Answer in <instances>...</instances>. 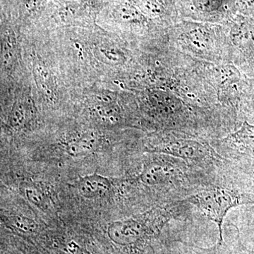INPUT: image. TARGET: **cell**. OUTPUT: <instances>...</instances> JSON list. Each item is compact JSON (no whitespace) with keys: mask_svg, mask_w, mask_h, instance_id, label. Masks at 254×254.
<instances>
[{"mask_svg":"<svg viewBox=\"0 0 254 254\" xmlns=\"http://www.w3.org/2000/svg\"><path fill=\"white\" fill-rule=\"evenodd\" d=\"M252 174L232 168L185 198L193 208L217 225L219 246L224 242L222 226L229 212L242 205L254 204Z\"/></svg>","mask_w":254,"mask_h":254,"instance_id":"1","label":"cell"},{"mask_svg":"<svg viewBox=\"0 0 254 254\" xmlns=\"http://www.w3.org/2000/svg\"><path fill=\"white\" fill-rule=\"evenodd\" d=\"M145 151L181 159L190 166L215 176L235 168L213 148L206 137L175 131H161L147 143Z\"/></svg>","mask_w":254,"mask_h":254,"instance_id":"2","label":"cell"},{"mask_svg":"<svg viewBox=\"0 0 254 254\" xmlns=\"http://www.w3.org/2000/svg\"><path fill=\"white\" fill-rule=\"evenodd\" d=\"M170 46L180 53L205 63L232 64L228 33L207 25L188 23L173 31Z\"/></svg>","mask_w":254,"mask_h":254,"instance_id":"3","label":"cell"},{"mask_svg":"<svg viewBox=\"0 0 254 254\" xmlns=\"http://www.w3.org/2000/svg\"><path fill=\"white\" fill-rule=\"evenodd\" d=\"M223 158L244 173H254V125L246 119L238 129L210 142Z\"/></svg>","mask_w":254,"mask_h":254,"instance_id":"4","label":"cell"},{"mask_svg":"<svg viewBox=\"0 0 254 254\" xmlns=\"http://www.w3.org/2000/svg\"><path fill=\"white\" fill-rule=\"evenodd\" d=\"M116 181L117 180L93 173L78 177L73 182L72 187L77 190L81 196L93 199L103 198L110 193L113 190Z\"/></svg>","mask_w":254,"mask_h":254,"instance_id":"5","label":"cell"},{"mask_svg":"<svg viewBox=\"0 0 254 254\" xmlns=\"http://www.w3.org/2000/svg\"><path fill=\"white\" fill-rule=\"evenodd\" d=\"M101 138L94 132H86L68 138L65 142L64 150L71 157L86 156L99 149Z\"/></svg>","mask_w":254,"mask_h":254,"instance_id":"6","label":"cell"},{"mask_svg":"<svg viewBox=\"0 0 254 254\" xmlns=\"http://www.w3.org/2000/svg\"><path fill=\"white\" fill-rule=\"evenodd\" d=\"M20 190L33 205L43 211L51 208V198L43 185L38 182L26 181L20 185Z\"/></svg>","mask_w":254,"mask_h":254,"instance_id":"7","label":"cell"},{"mask_svg":"<svg viewBox=\"0 0 254 254\" xmlns=\"http://www.w3.org/2000/svg\"><path fill=\"white\" fill-rule=\"evenodd\" d=\"M136 8L141 14L157 17L163 14V5L158 0H133Z\"/></svg>","mask_w":254,"mask_h":254,"instance_id":"8","label":"cell"},{"mask_svg":"<svg viewBox=\"0 0 254 254\" xmlns=\"http://www.w3.org/2000/svg\"><path fill=\"white\" fill-rule=\"evenodd\" d=\"M197 11L203 14L218 12L224 5V0H192Z\"/></svg>","mask_w":254,"mask_h":254,"instance_id":"9","label":"cell"},{"mask_svg":"<svg viewBox=\"0 0 254 254\" xmlns=\"http://www.w3.org/2000/svg\"><path fill=\"white\" fill-rule=\"evenodd\" d=\"M9 221L16 230L24 232H33L36 230L38 225L27 217L21 215H13L9 218Z\"/></svg>","mask_w":254,"mask_h":254,"instance_id":"10","label":"cell"},{"mask_svg":"<svg viewBox=\"0 0 254 254\" xmlns=\"http://www.w3.org/2000/svg\"><path fill=\"white\" fill-rule=\"evenodd\" d=\"M28 110L22 103L15 105L10 116L11 126L21 127L27 121Z\"/></svg>","mask_w":254,"mask_h":254,"instance_id":"11","label":"cell"},{"mask_svg":"<svg viewBox=\"0 0 254 254\" xmlns=\"http://www.w3.org/2000/svg\"><path fill=\"white\" fill-rule=\"evenodd\" d=\"M37 71L38 73H36V77L40 78L39 83L43 86V89H45V91H46L48 94V93L52 94L50 90L53 89L54 88H53V86L52 85L49 73L47 72L46 70H45L44 68H39V66L37 68Z\"/></svg>","mask_w":254,"mask_h":254,"instance_id":"12","label":"cell"},{"mask_svg":"<svg viewBox=\"0 0 254 254\" xmlns=\"http://www.w3.org/2000/svg\"><path fill=\"white\" fill-rule=\"evenodd\" d=\"M252 188L254 193V173L252 174Z\"/></svg>","mask_w":254,"mask_h":254,"instance_id":"13","label":"cell"},{"mask_svg":"<svg viewBox=\"0 0 254 254\" xmlns=\"http://www.w3.org/2000/svg\"><path fill=\"white\" fill-rule=\"evenodd\" d=\"M41 1V0H30V3H31V4L32 5H36Z\"/></svg>","mask_w":254,"mask_h":254,"instance_id":"14","label":"cell"},{"mask_svg":"<svg viewBox=\"0 0 254 254\" xmlns=\"http://www.w3.org/2000/svg\"></svg>","mask_w":254,"mask_h":254,"instance_id":"15","label":"cell"}]
</instances>
